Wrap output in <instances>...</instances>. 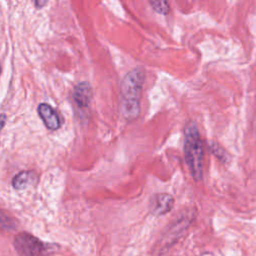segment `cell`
<instances>
[{"instance_id": "1", "label": "cell", "mask_w": 256, "mask_h": 256, "mask_svg": "<svg viewBox=\"0 0 256 256\" xmlns=\"http://www.w3.org/2000/svg\"><path fill=\"white\" fill-rule=\"evenodd\" d=\"M144 83V71L138 67L128 72L120 84L122 113L127 119H134L140 111L139 99Z\"/></svg>"}, {"instance_id": "2", "label": "cell", "mask_w": 256, "mask_h": 256, "mask_svg": "<svg viewBox=\"0 0 256 256\" xmlns=\"http://www.w3.org/2000/svg\"><path fill=\"white\" fill-rule=\"evenodd\" d=\"M184 158L192 177L200 181L203 176V147L199 131L191 123L184 131Z\"/></svg>"}, {"instance_id": "3", "label": "cell", "mask_w": 256, "mask_h": 256, "mask_svg": "<svg viewBox=\"0 0 256 256\" xmlns=\"http://www.w3.org/2000/svg\"><path fill=\"white\" fill-rule=\"evenodd\" d=\"M14 248L19 256H47L48 247L28 232H21L14 238Z\"/></svg>"}, {"instance_id": "4", "label": "cell", "mask_w": 256, "mask_h": 256, "mask_svg": "<svg viewBox=\"0 0 256 256\" xmlns=\"http://www.w3.org/2000/svg\"><path fill=\"white\" fill-rule=\"evenodd\" d=\"M174 205V199L167 193L156 194L150 201V210L154 215H164L169 212Z\"/></svg>"}, {"instance_id": "5", "label": "cell", "mask_w": 256, "mask_h": 256, "mask_svg": "<svg viewBox=\"0 0 256 256\" xmlns=\"http://www.w3.org/2000/svg\"><path fill=\"white\" fill-rule=\"evenodd\" d=\"M38 114L45 126L50 130H56L61 126V120L56 110L47 103H41L38 106Z\"/></svg>"}, {"instance_id": "6", "label": "cell", "mask_w": 256, "mask_h": 256, "mask_svg": "<svg viewBox=\"0 0 256 256\" xmlns=\"http://www.w3.org/2000/svg\"><path fill=\"white\" fill-rule=\"evenodd\" d=\"M73 101L80 107H87L92 98V88L88 82L79 83L72 93Z\"/></svg>"}, {"instance_id": "7", "label": "cell", "mask_w": 256, "mask_h": 256, "mask_svg": "<svg viewBox=\"0 0 256 256\" xmlns=\"http://www.w3.org/2000/svg\"><path fill=\"white\" fill-rule=\"evenodd\" d=\"M38 181L37 175L32 171H21L12 180V186L16 190H24Z\"/></svg>"}, {"instance_id": "8", "label": "cell", "mask_w": 256, "mask_h": 256, "mask_svg": "<svg viewBox=\"0 0 256 256\" xmlns=\"http://www.w3.org/2000/svg\"><path fill=\"white\" fill-rule=\"evenodd\" d=\"M149 4L151 5V7L153 8L154 11H156L159 14H167L169 12V4L166 1L163 0H154V1H150Z\"/></svg>"}, {"instance_id": "9", "label": "cell", "mask_w": 256, "mask_h": 256, "mask_svg": "<svg viewBox=\"0 0 256 256\" xmlns=\"http://www.w3.org/2000/svg\"><path fill=\"white\" fill-rule=\"evenodd\" d=\"M46 1H35V5L37 8H42L44 5H46Z\"/></svg>"}, {"instance_id": "10", "label": "cell", "mask_w": 256, "mask_h": 256, "mask_svg": "<svg viewBox=\"0 0 256 256\" xmlns=\"http://www.w3.org/2000/svg\"><path fill=\"white\" fill-rule=\"evenodd\" d=\"M1 117H2V127H3V126H4V123H5V114L2 113Z\"/></svg>"}]
</instances>
